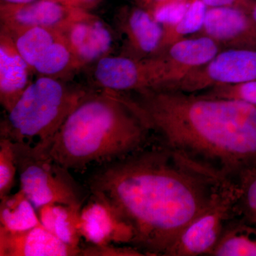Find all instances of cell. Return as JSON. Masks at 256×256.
I'll use <instances>...</instances> for the list:
<instances>
[{
	"label": "cell",
	"mask_w": 256,
	"mask_h": 256,
	"mask_svg": "<svg viewBox=\"0 0 256 256\" xmlns=\"http://www.w3.org/2000/svg\"><path fill=\"white\" fill-rule=\"evenodd\" d=\"M111 162L89 182L134 230L146 256H166L178 236L227 182L158 141Z\"/></svg>",
	"instance_id": "cell-1"
},
{
	"label": "cell",
	"mask_w": 256,
	"mask_h": 256,
	"mask_svg": "<svg viewBox=\"0 0 256 256\" xmlns=\"http://www.w3.org/2000/svg\"><path fill=\"white\" fill-rule=\"evenodd\" d=\"M130 94L158 141L227 182L256 165V106L168 86Z\"/></svg>",
	"instance_id": "cell-2"
},
{
	"label": "cell",
	"mask_w": 256,
	"mask_h": 256,
	"mask_svg": "<svg viewBox=\"0 0 256 256\" xmlns=\"http://www.w3.org/2000/svg\"><path fill=\"white\" fill-rule=\"evenodd\" d=\"M150 134L127 94L102 90L89 92L52 140L37 144L65 169L78 170L139 150Z\"/></svg>",
	"instance_id": "cell-3"
},
{
	"label": "cell",
	"mask_w": 256,
	"mask_h": 256,
	"mask_svg": "<svg viewBox=\"0 0 256 256\" xmlns=\"http://www.w3.org/2000/svg\"><path fill=\"white\" fill-rule=\"evenodd\" d=\"M90 92L60 79L40 76L20 96L0 124V137L13 142L45 144Z\"/></svg>",
	"instance_id": "cell-4"
},
{
	"label": "cell",
	"mask_w": 256,
	"mask_h": 256,
	"mask_svg": "<svg viewBox=\"0 0 256 256\" xmlns=\"http://www.w3.org/2000/svg\"><path fill=\"white\" fill-rule=\"evenodd\" d=\"M20 190L36 210L47 204L82 205L68 170L52 159L43 146L14 142Z\"/></svg>",
	"instance_id": "cell-5"
},
{
	"label": "cell",
	"mask_w": 256,
	"mask_h": 256,
	"mask_svg": "<svg viewBox=\"0 0 256 256\" xmlns=\"http://www.w3.org/2000/svg\"><path fill=\"white\" fill-rule=\"evenodd\" d=\"M236 186L226 183L208 206L184 228L166 256H212L228 224L237 216Z\"/></svg>",
	"instance_id": "cell-6"
},
{
	"label": "cell",
	"mask_w": 256,
	"mask_h": 256,
	"mask_svg": "<svg viewBox=\"0 0 256 256\" xmlns=\"http://www.w3.org/2000/svg\"><path fill=\"white\" fill-rule=\"evenodd\" d=\"M92 77L102 90L116 92H137L170 82L168 64L162 54L144 60L108 56L94 64Z\"/></svg>",
	"instance_id": "cell-7"
},
{
	"label": "cell",
	"mask_w": 256,
	"mask_h": 256,
	"mask_svg": "<svg viewBox=\"0 0 256 256\" xmlns=\"http://www.w3.org/2000/svg\"><path fill=\"white\" fill-rule=\"evenodd\" d=\"M256 80V48H227L208 63L191 70L178 82L166 86L197 94L220 86Z\"/></svg>",
	"instance_id": "cell-8"
},
{
	"label": "cell",
	"mask_w": 256,
	"mask_h": 256,
	"mask_svg": "<svg viewBox=\"0 0 256 256\" xmlns=\"http://www.w3.org/2000/svg\"><path fill=\"white\" fill-rule=\"evenodd\" d=\"M82 68L114 54L118 41L116 30L104 20L87 11L58 30Z\"/></svg>",
	"instance_id": "cell-9"
},
{
	"label": "cell",
	"mask_w": 256,
	"mask_h": 256,
	"mask_svg": "<svg viewBox=\"0 0 256 256\" xmlns=\"http://www.w3.org/2000/svg\"><path fill=\"white\" fill-rule=\"evenodd\" d=\"M84 11L87 10L74 8L56 0H36L22 4H2L1 31L13 36L36 26L60 30Z\"/></svg>",
	"instance_id": "cell-10"
},
{
	"label": "cell",
	"mask_w": 256,
	"mask_h": 256,
	"mask_svg": "<svg viewBox=\"0 0 256 256\" xmlns=\"http://www.w3.org/2000/svg\"><path fill=\"white\" fill-rule=\"evenodd\" d=\"M114 25L118 41L121 42L120 54L144 60L162 53L164 30L152 13L134 8L121 13Z\"/></svg>",
	"instance_id": "cell-11"
},
{
	"label": "cell",
	"mask_w": 256,
	"mask_h": 256,
	"mask_svg": "<svg viewBox=\"0 0 256 256\" xmlns=\"http://www.w3.org/2000/svg\"><path fill=\"white\" fill-rule=\"evenodd\" d=\"M82 207L79 216L80 236L92 245L131 244L134 240L132 227L105 201L92 195Z\"/></svg>",
	"instance_id": "cell-12"
},
{
	"label": "cell",
	"mask_w": 256,
	"mask_h": 256,
	"mask_svg": "<svg viewBox=\"0 0 256 256\" xmlns=\"http://www.w3.org/2000/svg\"><path fill=\"white\" fill-rule=\"evenodd\" d=\"M202 31L222 46L256 48L255 24L249 13L240 8H210Z\"/></svg>",
	"instance_id": "cell-13"
},
{
	"label": "cell",
	"mask_w": 256,
	"mask_h": 256,
	"mask_svg": "<svg viewBox=\"0 0 256 256\" xmlns=\"http://www.w3.org/2000/svg\"><path fill=\"white\" fill-rule=\"evenodd\" d=\"M80 250L57 238L42 224L23 232L0 228L1 256H74Z\"/></svg>",
	"instance_id": "cell-14"
},
{
	"label": "cell",
	"mask_w": 256,
	"mask_h": 256,
	"mask_svg": "<svg viewBox=\"0 0 256 256\" xmlns=\"http://www.w3.org/2000/svg\"><path fill=\"white\" fill-rule=\"evenodd\" d=\"M33 73L18 53L12 38L0 31V102L9 112L30 85Z\"/></svg>",
	"instance_id": "cell-15"
},
{
	"label": "cell",
	"mask_w": 256,
	"mask_h": 256,
	"mask_svg": "<svg viewBox=\"0 0 256 256\" xmlns=\"http://www.w3.org/2000/svg\"><path fill=\"white\" fill-rule=\"evenodd\" d=\"M220 47V44L205 35L184 38L170 45L161 53L169 68L168 85L178 82L191 70L208 63L222 50Z\"/></svg>",
	"instance_id": "cell-16"
},
{
	"label": "cell",
	"mask_w": 256,
	"mask_h": 256,
	"mask_svg": "<svg viewBox=\"0 0 256 256\" xmlns=\"http://www.w3.org/2000/svg\"><path fill=\"white\" fill-rule=\"evenodd\" d=\"M82 205L52 203L37 210L41 224L62 242L82 250L78 229L79 216Z\"/></svg>",
	"instance_id": "cell-17"
},
{
	"label": "cell",
	"mask_w": 256,
	"mask_h": 256,
	"mask_svg": "<svg viewBox=\"0 0 256 256\" xmlns=\"http://www.w3.org/2000/svg\"><path fill=\"white\" fill-rule=\"evenodd\" d=\"M212 256H256V224L235 217L224 230Z\"/></svg>",
	"instance_id": "cell-18"
},
{
	"label": "cell",
	"mask_w": 256,
	"mask_h": 256,
	"mask_svg": "<svg viewBox=\"0 0 256 256\" xmlns=\"http://www.w3.org/2000/svg\"><path fill=\"white\" fill-rule=\"evenodd\" d=\"M40 224L36 208L22 190L1 198L0 228L11 232H23Z\"/></svg>",
	"instance_id": "cell-19"
},
{
	"label": "cell",
	"mask_w": 256,
	"mask_h": 256,
	"mask_svg": "<svg viewBox=\"0 0 256 256\" xmlns=\"http://www.w3.org/2000/svg\"><path fill=\"white\" fill-rule=\"evenodd\" d=\"M82 69L78 60L60 32V36L38 60L33 68L40 76L60 79Z\"/></svg>",
	"instance_id": "cell-20"
},
{
	"label": "cell",
	"mask_w": 256,
	"mask_h": 256,
	"mask_svg": "<svg viewBox=\"0 0 256 256\" xmlns=\"http://www.w3.org/2000/svg\"><path fill=\"white\" fill-rule=\"evenodd\" d=\"M60 36V32L55 28L36 26L11 37L18 53L33 72L35 64Z\"/></svg>",
	"instance_id": "cell-21"
},
{
	"label": "cell",
	"mask_w": 256,
	"mask_h": 256,
	"mask_svg": "<svg viewBox=\"0 0 256 256\" xmlns=\"http://www.w3.org/2000/svg\"><path fill=\"white\" fill-rule=\"evenodd\" d=\"M207 10L206 5L202 0H195L190 3L188 12L178 24L172 28H164L162 53L170 45L184 38L185 36L202 31Z\"/></svg>",
	"instance_id": "cell-22"
},
{
	"label": "cell",
	"mask_w": 256,
	"mask_h": 256,
	"mask_svg": "<svg viewBox=\"0 0 256 256\" xmlns=\"http://www.w3.org/2000/svg\"><path fill=\"white\" fill-rule=\"evenodd\" d=\"M235 184L237 216L256 224V165L242 172Z\"/></svg>",
	"instance_id": "cell-23"
},
{
	"label": "cell",
	"mask_w": 256,
	"mask_h": 256,
	"mask_svg": "<svg viewBox=\"0 0 256 256\" xmlns=\"http://www.w3.org/2000/svg\"><path fill=\"white\" fill-rule=\"evenodd\" d=\"M18 173L14 142L0 138V198L11 193Z\"/></svg>",
	"instance_id": "cell-24"
},
{
	"label": "cell",
	"mask_w": 256,
	"mask_h": 256,
	"mask_svg": "<svg viewBox=\"0 0 256 256\" xmlns=\"http://www.w3.org/2000/svg\"><path fill=\"white\" fill-rule=\"evenodd\" d=\"M197 94L210 98L240 100L256 106V80L234 85L220 86Z\"/></svg>",
	"instance_id": "cell-25"
},
{
	"label": "cell",
	"mask_w": 256,
	"mask_h": 256,
	"mask_svg": "<svg viewBox=\"0 0 256 256\" xmlns=\"http://www.w3.org/2000/svg\"><path fill=\"white\" fill-rule=\"evenodd\" d=\"M190 5V3L184 1L163 2L156 6L152 13L163 28H172L182 20Z\"/></svg>",
	"instance_id": "cell-26"
},
{
	"label": "cell",
	"mask_w": 256,
	"mask_h": 256,
	"mask_svg": "<svg viewBox=\"0 0 256 256\" xmlns=\"http://www.w3.org/2000/svg\"><path fill=\"white\" fill-rule=\"evenodd\" d=\"M80 256H146L137 248L118 247L112 244L92 245L82 248Z\"/></svg>",
	"instance_id": "cell-27"
},
{
	"label": "cell",
	"mask_w": 256,
	"mask_h": 256,
	"mask_svg": "<svg viewBox=\"0 0 256 256\" xmlns=\"http://www.w3.org/2000/svg\"><path fill=\"white\" fill-rule=\"evenodd\" d=\"M74 8L87 10L97 4L100 0H56Z\"/></svg>",
	"instance_id": "cell-28"
},
{
	"label": "cell",
	"mask_w": 256,
	"mask_h": 256,
	"mask_svg": "<svg viewBox=\"0 0 256 256\" xmlns=\"http://www.w3.org/2000/svg\"><path fill=\"white\" fill-rule=\"evenodd\" d=\"M206 6L212 8H222V6H232L238 2V0H202Z\"/></svg>",
	"instance_id": "cell-29"
},
{
	"label": "cell",
	"mask_w": 256,
	"mask_h": 256,
	"mask_svg": "<svg viewBox=\"0 0 256 256\" xmlns=\"http://www.w3.org/2000/svg\"><path fill=\"white\" fill-rule=\"evenodd\" d=\"M34 1H36V0H2V4H22Z\"/></svg>",
	"instance_id": "cell-30"
},
{
	"label": "cell",
	"mask_w": 256,
	"mask_h": 256,
	"mask_svg": "<svg viewBox=\"0 0 256 256\" xmlns=\"http://www.w3.org/2000/svg\"><path fill=\"white\" fill-rule=\"evenodd\" d=\"M250 18H252V21L255 24L256 26V4L252 6V9L250 10V12H249Z\"/></svg>",
	"instance_id": "cell-31"
},
{
	"label": "cell",
	"mask_w": 256,
	"mask_h": 256,
	"mask_svg": "<svg viewBox=\"0 0 256 256\" xmlns=\"http://www.w3.org/2000/svg\"><path fill=\"white\" fill-rule=\"evenodd\" d=\"M153 1L156 2L158 3V5H159L162 4V3L164 2L165 0H153Z\"/></svg>",
	"instance_id": "cell-32"
},
{
	"label": "cell",
	"mask_w": 256,
	"mask_h": 256,
	"mask_svg": "<svg viewBox=\"0 0 256 256\" xmlns=\"http://www.w3.org/2000/svg\"><path fill=\"white\" fill-rule=\"evenodd\" d=\"M174 1L182 2L184 1V0H174Z\"/></svg>",
	"instance_id": "cell-33"
}]
</instances>
